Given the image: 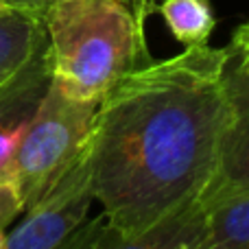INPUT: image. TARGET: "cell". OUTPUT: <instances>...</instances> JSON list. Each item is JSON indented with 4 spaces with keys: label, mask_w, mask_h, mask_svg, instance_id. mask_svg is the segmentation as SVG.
Returning a JSON list of instances; mask_svg holds the SVG:
<instances>
[{
    "label": "cell",
    "mask_w": 249,
    "mask_h": 249,
    "mask_svg": "<svg viewBox=\"0 0 249 249\" xmlns=\"http://www.w3.org/2000/svg\"><path fill=\"white\" fill-rule=\"evenodd\" d=\"M230 61V46H186L133 70L99 103L92 190L114 232L138 236L203 201L228 127Z\"/></svg>",
    "instance_id": "1"
},
{
    "label": "cell",
    "mask_w": 249,
    "mask_h": 249,
    "mask_svg": "<svg viewBox=\"0 0 249 249\" xmlns=\"http://www.w3.org/2000/svg\"><path fill=\"white\" fill-rule=\"evenodd\" d=\"M44 26L51 79L74 99L101 103L151 61L144 22L123 0H59Z\"/></svg>",
    "instance_id": "2"
},
{
    "label": "cell",
    "mask_w": 249,
    "mask_h": 249,
    "mask_svg": "<svg viewBox=\"0 0 249 249\" xmlns=\"http://www.w3.org/2000/svg\"><path fill=\"white\" fill-rule=\"evenodd\" d=\"M99 103L70 96L51 79L13 155L7 179L24 212L39 201L83 155L94 131Z\"/></svg>",
    "instance_id": "3"
},
{
    "label": "cell",
    "mask_w": 249,
    "mask_h": 249,
    "mask_svg": "<svg viewBox=\"0 0 249 249\" xmlns=\"http://www.w3.org/2000/svg\"><path fill=\"white\" fill-rule=\"evenodd\" d=\"M90 144L70 171L24 212V221L7 234L2 249H55L88 221L92 208Z\"/></svg>",
    "instance_id": "4"
},
{
    "label": "cell",
    "mask_w": 249,
    "mask_h": 249,
    "mask_svg": "<svg viewBox=\"0 0 249 249\" xmlns=\"http://www.w3.org/2000/svg\"><path fill=\"white\" fill-rule=\"evenodd\" d=\"M225 92L230 107L228 127L221 142L214 181L203 201L249 188V72L234 61V57L225 70Z\"/></svg>",
    "instance_id": "5"
},
{
    "label": "cell",
    "mask_w": 249,
    "mask_h": 249,
    "mask_svg": "<svg viewBox=\"0 0 249 249\" xmlns=\"http://www.w3.org/2000/svg\"><path fill=\"white\" fill-rule=\"evenodd\" d=\"M48 86V46L9 81L0 83V179H7L24 129L29 127Z\"/></svg>",
    "instance_id": "6"
},
{
    "label": "cell",
    "mask_w": 249,
    "mask_h": 249,
    "mask_svg": "<svg viewBox=\"0 0 249 249\" xmlns=\"http://www.w3.org/2000/svg\"><path fill=\"white\" fill-rule=\"evenodd\" d=\"M199 234L186 249H249V188L203 201Z\"/></svg>",
    "instance_id": "7"
},
{
    "label": "cell",
    "mask_w": 249,
    "mask_h": 249,
    "mask_svg": "<svg viewBox=\"0 0 249 249\" xmlns=\"http://www.w3.org/2000/svg\"><path fill=\"white\" fill-rule=\"evenodd\" d=\"M46 46L44 18L18 9L0 13V83L29 66Z\"/></svg>",
    "instance_id": "8"
},
{
    "label": "cell",
    "mask_w": 249,
    "mask_h": 249,
    "mask_svg": "<svg viewBox=\"0 0 249 249\" xmlns=\"http://www.w3.org/2000/svg\"><path fill=\"white\" fill-rule=\"evenodd\" d=\"M203 214V201H195L138 236H121L109 228L99 249H186L201 230Z\"/></svg>",
    "instance_id": "9"
},
{
    "label": "cell",
    "mask_w": 249,
    "mask_h": 249,
    "mask_svg": "<svg viewBox=\"0 0 249 249\" xmlns=\"http://www.w3.org/2000/svg\"><path fill=\"white\" fill-rule=\"evenodd\" d=\"M173 37L186 46L208 44L216 26L212 4L208 0H160L158 7Z\"/></svg>",
    "instance_id": "10"
},
{
    "label": "cell",
    "mask_w": 249,
    "mask_h": 249,
    "mask_svg": "<svg viewBox=\"0 0 249 249\" xmlns=\"http://www.w3.org/2000/svg\"><path fill=\"white\" fill-rule=\"evenodd\" d=\"M109 232V223L103 214L90 219L81 225L74 234H70L59 247L55 249H99V245L103 243L105 234Z\"/></svg>",
    "instance_id": "11"
},
{
    "label": "cell",
    "mask_w": 249,
    "mask_h": 249,
    "mask_svg": "<svg viewBox=\"0 0 249 249\" xmlns=\"http://www.w3.org/2000/svg\"><path fill=\"white\" fill-rule=\"evenodd\" d=\"M22 212H24V206L16 186L9 179H0V228H7Z\"/></svg>",
    "instance_id": "12"
},
{
    "label": "cell",
    "mask_w": 249,
    "mask_h": 249,
    "mask_svg": "<svg viewBox=\"0 0 249 249\" xmlns=\"http://www.w3.org/2000/svg\"><path fill=\"white\" fill-rule=\"evenodd\" d=\"M230 51H232L234 61L249 72V20L234 31L232 42H230Z\"/></svg>",
    "instance_id": "13"
},
{
    "label": "cell",
    "mask_w": 249,
    "mask_h": 249,
    "mask_svg": "<svg viewBox=\"0 0 249 249\" xmlns=\"http://www.w3.org/2000/svg\"><path fill=\"white\" fill-rule=\"evenodd\" d=\"M9 7L18 9V11H26V13H33V16L44 18V13L53 7L55 2L59 0H7Z\"/></svg>",
    "instance_id": "14"
},
{
    "label": "cell",
    "mask_w": 249,
    "mask_h": 249,
    "mask_svg": "<svg viewBox=\"0 0 249 249\" xmlns=\"http://www.w3.org/2000/svg\"><path fill=\"white\" fill-rule=\"evenodd\" d=\"M124 4L131 7V11L140 18L142 22H146V18L155 11V0H123Z\"/></svg>",
    "instance_id": "15"
},
{
    "label": "cell",
    "mask_w": 249,
    "mask_h": 249,
    "mask_svg": "<svg viewBox=\"0 0 249 249\" xmlns=\"http://www.w3.org/2000/svg\"><path fill=\"white\" fill-rule=\"evenodd\" d=\"M9 9H11V7H9V2H7V0H0V13L9 11Z\"/></svg>",
    "instance_id": "16"
},
{
    "label": "cell",
    "mask_w": 249,
    "mask_h": 249,
    "mask_svg": "<svg viewBox=\"0 0 249 249\" xmlns=\"http://www.w3.org/2000/svg\"><path fill=\"white\" fill-rule=\"evenodd\" d=\"M4 238H7V232H4V228H0V249L4 245Z\"/></svg>",
    "instance_id": "17"
}]
</instances>
